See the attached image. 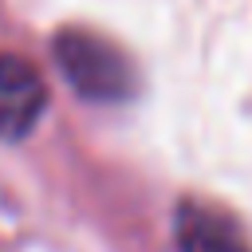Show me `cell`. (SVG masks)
I'll return each mask as SVG.
<instances>
[{"label":"cell","instance_id":"3","mask_svg":"<svg viewBox=\"0 0 252 252\" xmlns=\"http://www.w3.org/2000/svg\"><path fill=\"white\" fill-rule=\"evenodd\" d=\"M173 236L181 252H252L240 224L205 201H181L173 217Z\"/></svg>","mask_w":252,"mask_h":252},{"label":"cell","instance_id":"1","mask_svg":"<svg viewBox=\"0 0 252 252\" xmlns=\"http://www.w3.org/2000/svg\"><path fill=\"white\" fill-rule=\"evenodd\" d=\"M55 63L63 71V79L71 83V91H79L91 102H122L134 94V67L130 59L91 35V32H63L55 35Z\"/></svg>","mask_w":252,"mask_h":252},{"label":"cell","instance_id":"2","mask_svg":"<svg viewBox=\"0 0 252 252\" xmlns=\"http://www.w3.org/2000/svg\"><path fill=\"white\" fill-rule=\"evenodd\" d=\"M47 106L39 71L24 55H0V142L24 138Z\"/></svg>","mask_w":252,"mask_h":252}]
</instances>
